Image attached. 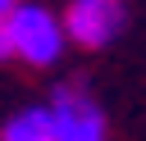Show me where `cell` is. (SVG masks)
Returning a JSON list of instances; mask_svg holds the SVG:
<instances>
[{"mask_svg": "<svg viewBox=\"0 0 146 141\" xmlns=\"http://www.w3.org/2000/svg\"><path fill=\"white\" fill-rule=\"evenodd\" d=\"M5 32H9V55L32 68H50L64 55V27L46 5H14L5 14Z\"/></svg>", "mask_w": 146, "mask_h": 141, "instance_id": "6da1fadb", "label": "cell"}, {"mask_svg": "<svg viewBox=\"0 0 146 141\" xmlns=\"http://www.w3.org/2000/svg\"><path fill=\"white\" fill-rule=\"evenodd\" d=\"M46 109L55 123V141H110V123L82 86H59Z\"/></svg>", "mask_w": 146, "mask_h": 141, "instance_id": "7a4b0ae2", "label": "cell"}, {"mask_svg": "<svg viewBox=\"0 0 146 141\" xmlns=\"http://www.w3.org/2000/svg\"><path fill=\"white\" fill-rule=\"evenodd\" d=\"M59 27H64V41L100 50L123 32V5L119 0H68Z\"/></svg>", "mask_w": 146, "mask_h": 141, "instance_id": "3957f363", "label": "cell"}, {"mask_svg": "<svg viewBox=\"0 0 146 141\" xmlns=\"http://www.w3.org/2000/svg\"><path fill=\"white\" fill-rule=\"evenodd\" d=\"M0 141H55V123H50V109L46 105H32V109H18L5 127H0Z\"/></svg>", "mask_w": 146, "mask_h": 141, "instance_id": "277c9868", "label": "cell"}, {"mask_svg": "<svg viewBox=\"0 0 146 141\" xmlns=\"http://www.w3.org/2000/svg\"><path fill=\"white\" fill-rule=\"evenodd\" d=\"M5 59H14V55H9V32H5V18H0V64H5Z\"/></svg>", "mask_w": 146, "mask_h": 141, "instance_id": "5b68a950", "label": "cell"}, {"mask_svg": "<svg viewBox=\"0 0 146 141\" xmlns=\"http://www.w3.org/2000/svg\"><path fill=\"white\" fill-rule=\"evenodd\" d=\"M14 5H18V0H0V18H5V14L14 9Z\"/></svg>", "mask_w": 146, "mask_h": 141, "instance_id": "8992f818", "label": "cell"}]
</instances>
